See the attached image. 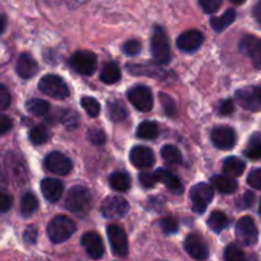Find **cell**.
Returning <instances> with one entry per match:
<instances>
[{
  "mask_svg": "<svg viewBox=\"0 0 261 261\" xmlns=\"http://www.w3.org/2000/svg\"><path fill=\"white\" fill-rule=\"evenodd\" d=\"M61 122H63V125L66 127V129H69V130L75 129V127L79 125L78 114L74 111H70V110H68V111H64L63 116H61Z\"/></svg>",
  "mask_w": 261,
  "mask_h": 261,
  "instance_id": "cell-37",
  "label": "cell"
},
{
  "mask_svg": "<svg viewBox=\"0 0 261 261\" xmlns=\"http://www.w3.org/2000/svg\"><path fill=\"white\" fill-rule=\"evenodd\" d=\"M71 69L82 75H92L97 69V56L91 51H78L69 60Z\"/></svg>",
  "mask_w": 261,
  "mask_h": 261,
  "instance_id": "cell-6",
  "label": "cell"
},
{
  "mask_svg": "<svg viewBox=\"0 0 261 261\" xmlns=\"http://www.w3.org/2000/svg\"><path fill=\"white\" fill-rule=\"evenodd\" d=\"M233 4H242V3H245V0H231Z\"/></svg>",
  "mask_w": 261,
  "mask_h": 261,
  "instance_id": "cell-53",
  "label": "cell"
},
{
  "mask_svg": "<svg viewBox=\"0 0 261 261\" xmlns=\"http://www.w3.org/2000/svg\"><path fill=\"white\" fill-rule=\"evenodd\" d=\"M236 19V10L234 9H228L221 15V17H214L211 19V25L216 32H222V31L226 30L228 25H231L232 23Z\"/></svg>",
  "mask_w": 261,
  "mask_h": 261,
  "instance_id": "cell-23",
  "label": "cell"
},
{
  "mask_svg": "<svg viewBox=\"0 0 261 261\" xmlns=\"http://www.w3.org/2000/svg\"><path fill=\"white\" fill-rule=\"evenodd\" d=\"M107 236H109L112 252L116 256H126L127 252H129V242H127V236L124 229L120 226L112 224V226L107 227Z\"/></svg>",
  "mask_w": 261,
  "mask_h": 261,
  "instance_id": "cell-8",
  "label": "cell"
},
{
  "mask_svg": "<svg viewBox=\"0 0 261 261\" xmlns=\"http://www.w3.org/2000/svg\"><path fill=\"white\" fill-rule=\"evenodd\" d=\"M161 228L166 234H173L178 231V224L176 219L167 217V218L161 219Z\"/></svg>",
  "mask_w": 261,
  "mask_h": 261,
  "instance_id": "cell-40",
  "label": "cell"
},
{
  "mask_svg": "<svg viewBox=\"0 0 261 261\" xmlns=\"http://www.w3.org/2000/svg\"><path fill=\"white\" fill-rule=\"evenodd\" d=\"M259 209H260V214H261V200H260V208Z\"/></svg>",
  "mask_w": 261,
  "mask_h": 261,
  "instance_id": "cell-54",
  "label": "cell"
},
{
  "mask_svg": "<svg viewBox=\"0 0 261 261\" xmlns=\"http://www.w3.org/2000/svg\"><path fill=\"white\" fill-rule=\"evenodd\" d=\"M75 231V223L66 216L55 217L47 226V236L54 244H63L68 241Z\"/></svg>",
  "mask_w": 261,
  "mask_h": 261,
  "instance_id": "cell-1",
  "label": "cell"
},
{
  "mask_svg": "<svg viewBox=\"0 0 261 261\" xmlns=\"http://www.w3.org/2000/svg\"><path fill=\"white\" fill-rule=\"evenodd\" d=\"M214 196V190L208 184H196L191 188L190 199L193 201V211L196 214H203L208 208L209 203Z\"/></svg>",
  "mask_w": 261,
  "mask_h": 261,
  "instance_id": "cell-5",
  "label": "cell"
},
{
  "mask_svg": "<svg viewBox=\"0 0 261 261\" xmlns=\"http://www.w3.org/2000/svg\"><path fill=\"white\" fill-rule=\"evenodd\" d=\"M81 105L84 109V111H86L91 117H96L99 115L101 106H99L98 101L94 99L93 97H83L81 101Z\"/></svg>",
  "mask_w": 261,
  "mask_h": 261,
  "instance_id": "cell-36",
  "label": "cell"
},
{
  "mask_svg": "<svg viewBox=\"0 0 261 261\" xmlns=\"http://www.w3.org/2000/svg\"><path fill=\"white\" fill-rule=\"evenodd\" d=\"M110 185H111L114 190L125 193L132 186V180H130V176L126 172L117 171V172H114L110 176Z\"/></svg>",
  "mask_w": 261,
  "mask_h": 261,
  "instance_id": "cell-24",
  "label": "cell"
},
{
  "mask_svg": "<svg viewBox=\"0 0 261 261\" xmlns=\"http://www.w3.org/2000/svg\"><path fill=\"white\" fill-rule=\"evenodd\" d=\"M161 154H162V158L166 162L172 163V165H178V163L182 162V154H181L178 148H176L175 145H165L161 149Z\"/></svg>",
  "mask_w": 261,
  "mask_h": 261,
  "instance_id": "cell-33",
  "label": "cell"
},
{
  "mask_svg": "<svg viewBox=\"0 0 261 261\" xmlns=\"http://www.w3.org/2000/svg\"><path fill=\"white\" fill-rule=\"evenodd\" d=\"M157 182H162L168 190L175 195H181L184 193V185L180 178L172 173L171 171L165 170V168H158L154 172Z\"/></svg>",
  "mask_w": 261,
  "mask_h": 261,
  "instance_id": "cell-19",
  "label": "cell"
},
{
  "mask_svg": "<svg viewBox=\"0 0 261 261\" xmlns=\"http://www.w3.org/2000/svg\"><path fill=\"white\" fill-rule=\"evenodd\" d=\"M240 50L250 59L256 69H261V40L255 36H245L240 42Z\"/></svg>",
  "mask_w": 261,
  "mask_h": 261,
  "instance_id": "cell-15",
  "label": "cell"
},
{
  "mask_svg": "<svg viewBox=\"0 0 261 261\" xmlns=\"http://www.w3.org/2000/svg\"><path fill=\"white\" fill-rule=\"evenodd\" d=\"M109 115L111 117L112 121L119 122V121H124L127 116L126 109L122 106L120 102H110L109 103Z\"/></svg>",
  "mask_w": 261,
  "mask_h": 261,
  "instance_id": "cell-34",
  "label": "cell"
},
{
  "mask_svg": "<svg viewBox=\"0 0 261 261\" xmlns=\"http://www.w3.org/2000/svg\"><path fill=\"white\" fill-rule=\"evenodd\" d=\"M13 121L10 120V117L5 116V115L0 114V135H4L12 129Z\"/></svg>",
  "mask_w": 261,
  "mask_h": 261,
  "instance_id": "cell-48",
  "label": "cell"
},
{
  "mask_svg": "<svg viewBox=\"0 0 261 261\" xmlns=\"http://www.w3.org/2000/svg\"><path fill=\"white\" fill-rule=\"evenodd\" d=\"M13 205V199L9 194L0 190V213H7Z\"/></svg>",
  "mask_w": 261,
  "mask_h": 261,
  "instance_id": "cell-44",
  "label": "cell"
},
{
  "mask_svg": "<svg viewBox=\"0 0 261 261\" xmlns=\"http://www.w3.org/2000/svg\"><path fill=\"white\" fill-rule=\"evenodd\" d=\"M137 137L140 139L153 140L158 137V126L153 121H143L137 129Z\"/></svg>",
  "mask_w": 261,
  "mask_h": 261,
  "instance_id": "cell-29",
  "label": "cell"
},
{
  "mask_svg": "<svg viewBox=\"0 0 261 261\" xmlns=\"http://www.w3.org/2000/svg\"><path fill=\"white\" fill-rule=\"evenodd\" d=\"M25 107H27V110L31 114L36 115V116H45L50 111V105H48V102L40 98L28 99V102L25 103Z\"/></svg>",
  "mask_w": 261,
  "mask_h": 261,
  "instance_id": "cell-31",
  "label": "cell"
},
{
  "mask_svg": "<svg viewBox=\"0 0 261 261\" xmlns=\"http://www.w3.org/2000/svg\"><path fill=\"white\" fill-rule=\"evenodd\" d=\"M247 184L255 190H261V168H255L249 173Z\"/></svg>",
  "mask_w": 261,
  "mask_h": 261,
  "instance_id": "cell-42",
  "label": "cell"
},
{
  "mask_svg": "<svg viewBox=\"0 0 261 261\" xmlns=\"http://www.w3.org/2000/svg\"><path fill=\"white\" fill-rule=\"evenodd\" d=\"M37 236H38V231L35 226H28L24 231V241L27 244H36L37 241Z\"/></svg>",
  "mask_w": 261,
  "mask_h": 261,
  "instance_id": "cell-47",
  "label": "cell"
},
{
  "mask_svg": "<svg viewBox=\"0 0 261 261\" xmlns=\"http://www.w3.org/2000/svg\"><path fill=\"white\" fill-rule=\"evenodd\" d=\"M212 185L217 189L221 194H232L237 190L239 184L231 176L218 175L212 178Z\"/></svg>",
  "mask_w": 261,
  "mask_h": 261,
  "instance_id": "cell-22",
  "label": "cell"
},
{
  "mask_svg": "<svg viewBox=\"0 0 261 261\" xmlns=\"http://www.w3.org/2000/svg\"><path fill=\"white\" fill-rule=\"evenodd\" d=\"M4 30H5V20H4V18L0 15V35L4 32Z\"/></svg>",
  "mask_w": 261,
  "mask_h": 261,
  "instance_id": "cell-52",
  "label": "cell"
},
{
  "mask_svg": "<svg viewBox=\"0 0 261 261\" xmlns=\"http://www.w3.org/2000/svg\"><path fill=\"white\" fill-rule=\"evenodd\" d=\"M150 47H152L153 59L158 64H168L171 59L170 43H168L167 35L165 30L160 25L154 28L152 35V41H150Z\"/></svg>",
  "mask_w": 261,
  "mask_h": 261,
  "instance_id": "cell-3",
  "label": "cell"
},
{
  "mask_svg": "<svg viewBox=\"0 0 261 261\" xmlns=\"http://www.w3.org/2000/svg\"><path fill=\"white\" fill-rule=\"evenodd\" d=\"M41 191L46 200L50 203H56L60 200L64 193V185L58 178H43L41 182Z\"/></svg>",
  "mask_w": 261,
  "mask_h": 261,
  "instance_id": "cell-20",
  "label": "cell"
},
{
  "mask_svg": "<svg viewBox=\"0 0 261 261\" xmlns=\"http://www.w3.org/2000/svg\"><path fill=\"white\" fill-rule=\"evenodd\" d=\"M255 195L251 191H247L244 196L241 198V208H250L254 204Z\"/></svg>",
  "mask_w": 261,
  "mask_h": 261,
  "instance_id": "cell-50",
  "label": "cell"
},
{
  "mask_svg": "<svg viewBox=\"0 0 261 261\" xmlns=\"http://www.w3.org/2000/svg\"><path fill=\"white\" fill-rule=\"evenodd\" d=\"M121 78V70L115 63H107L101 70V81L106 84H115Z\"/></svg>",
  "mask_w": 261,
  "mask_h": 261,
  "instance_id": "cell-28",
  "label": "cell"
},
{
  "mask_svg": "<svg viewBox=\"0 0 261 261\" xmlns=\"http://www.w3.org/2000/svg\"><path fill=\"white\" fill-rule=\"evenodd\" d=\"M92 195L84 186H73L65 199V208L74 214H84L91 209Z\"/></svg>",
  "mask_w": 261,
  "mask_h": 261,
  "instance_id": "cell-2",
  "label": "cell"
},
{
  "mask_svg": "<svg viewBox=\"0 0 261 261\" xmlns=\"http://www.w3.org/2000/svg\"><path fill=\"white\" fill-rule=\"evenodd\" d=\"M245 155L250 160H261V134H255L254 137H251L245 150Z\"/></svg>",
  "mask_w": 261,
  "mask_h": 261,
  "instance_id": "cell-32",
  "label": "cell"
},
{
  "mask_svg": "<svg viewBox=\"0 0 261 261\" xmlns=\"http://www.w3.org/2000/svg\"><path fill=\"white\" fill-rule=\"evenodd\" d=\"M38 208L37 198L32 193H27L23 195L20 201V213L23 217H31Z\"/></svg>",
  "mask_w": 261,
  "mask_h": 261,
  "instance_id": "cell-30",
  "label": "cell"
},
{
  "mask_svg": "<svg viewBox=\"0 0 261 261\" xmlns=\"http://www.w3.org/2000/svg\"><path fill=\"white\" fill-rule=\"evenodd\" d=\"M224 260L226 261H257L254 255H246L241 247L231 244L224 250Z\"/></svg>",
  "mask_w": 261,
  "mask_h": 261,
  "instance_id": "cell-26",
  "label": "cell"
},
{
  "mask_svg": "<svg viewBox=\"0 0 261 261\" xmlns=\"http://www.w3.org/2000/svg\"><path fill=\"white\" fill-rule=\"evenodd\" d=\"M236 99L241 107L249 111H261V88L250 87L236 92Z\"/></svg>",
  "mask_w": 261,
  "mask_h": 261,
  "instance_id": "cell-10",
  "label": "cell"
},
{
  "mask_svg": "<svg viewBox=\"0 0 261 261\" xmlns=\"http://www.w3.org/2000/svg\"><path fill=\"white\" fill-rule=\"evenodd\" d=\"M204 41L203 33L196 30L186 31L177 38V47L185 53H195Z\"/></svg>",
  "mask_w": 261,
  "mask_h": 261,
  "instance_id": "cell-18",
  "label": "cell"
},
{
  "mask_svg": "<svg viewBox=\"0 0 261 261\" xmlns=\"http://www.w3.org/2000/svg\"><path fill=\"white\" fill-rule=\"evenodd\" d=\"M82 246L84 247L89 257L94 260H98L105 254V245L101 236L96 232H87L82 237Z\"/></svg>",
  "mask_w": 261,
  "mask_h": 261,
  "instance_id": "cell-16",
  "label": "cell"
},
{
  "mask_svg": "<svg viewBox=\"0 0 261 261\" xmlns=\"http://www.w3.org/2000/svg\"><path fill=\"white\" fill-rule=\"evenodd\" d=\"M254 17L256 19V22L261 25V0L255 5L254 8Z\"/></svg>",
  "mask_w": 261,
  "mask_h": 261,
  "instance_id": "cell-51",
  "label": "cell"
},
{
  "mask_svg": "<svg viewBox=\"0 0 261 261\" xmlns=\"http://www.w3.org/2000/svg\"><path fill=\"white\" fill-rule=\"evenodd\" d=\"M87 138L94 145H102L106 142V135L101 129H91L87 133Z\"/></svg>",
  "mask_w": 261,
  "mask_h": 261,
  "instance_id": "cell-39",
  "label": "cell"
},
{
  "mask_svg": "<svg viewBox=\"0 0 261 261\" xmlns=\"http://www.w3.org/2000/svg\"><path fill=\"white\" fill-rule=\"evenodd\" d=\"M38 71L37 61L31 54H22L17 61V73L20 78L30 79L35 76Z\"/></svg>",
  "mask_w": 261,
  "mask_h": 261,
  "instance_id": "cell-21",
  "label": "cell"
},
{
  "mask_svg": "<svg viewBox=\"0 0 261 261\" xmlns=\"http://www.w3.org/2000/svg\"><path fill=\"white\" fill-rule=\"evenodd\" d=\"M139 181L144 188H153V186L157 184V178H155L154 173L150 172H140L139 175Z\"/></svg>",
  "mask_w": 261,
  "mask_h": 261,
  "instance_id": "cell-46",
  "label": "cell"
},
{
  "mask_svg": "<svg viewBox=\"0 0 261 261\" xmlns=\"http://www.w3.org/2000/svg\"><path fill=\"white\" fill-rule=\"evenodd\" d=\"M229 224V219L227 218L226 214L223 212L216 211L209 216L208 218V226L216 233H221L223 229H226Z\"/></svg>",
  "mask_w": 261,
  "mask_h": 261,
  "instance_id": "cell-27",
  "label": "cell"
},
{
  "mask_svg": "<svg viewBox=\"0 0 261 261\" xmlns=\"http://www.w3.org/2000/svg\"><path fill=\"white\" fill-rule=\"evenodd\" d=\"M43 165L46 170L59 176L68 175L73 168L71 161L60 152H51L50 154L46 155Z\"/></svg>",
  "mask_w": 261,
  "mask_h": 261,
  "instance_id": "cell-12",
  "label": "cell"
},
{
  "mask_svg": "<svg viewBox=\"0 0 261 261\" xmlns=\"http://www.w3.org/2000/svg\"><path fill=\"white\" fill-rule=\"evenodd\" d=\"M129 211V204L124 198L117 195L109 196L103 200L101 205V212L106 218H121Z\"/></svg>",
  "mask_w": 261,
  "mask_h": 261,
  "instance_id": "cell-11",
  "label": "cell"
},
{
  "mask_svg": "<svg viewBox=\"0 0 261 261\" xmlns=\"http://www.w3.org/2000/svg\"><path fill=\"white\" fill-rule=\"evenodd\" d=\"M211 139L214 147L222 150H228L236 145V133L229 126H218L212 130Z\"/></svg>",
  "mask_w": 261,
  "mask_h": 261,
  "instance_id": "cell-13",
  "label": "cell"
},
{
  "mask_svg": "<svg viewBox=\"0 0 261 261\" xmlns=\"http://www.w3.org/2000/svg\"><path fill=\"white\" fill-rule=\"evenodd\" d=\"M127 99L137 110L148 112L153 109L152 92L145 86H137L127 92Z\"/></svg>",
  "mask_w": 261,
  "mask_h": 261,
  "instance_id": "cell-9",
  "label": "cell"
},
{
  "mask_svg": "<svg viewBox=\"0 0 261 261\" xmlns=\"http://www.w3.org/2000/svg\"><path fill=\"white\" fill-rule=\"evenodd\" d=\"M185 246L186 252L196 261H206L209 257V249L206 246L205 241L201 239L199 234H189L185 240Z\"/></svg>",
  "mask_w": 261,
  "mask_h": 261,
  "instance_id": "cell-14",
  "label": "cell"
},
{
  "mask_svg": "<svg viewBox=\"0 0 261 261\" xmlns=\"http://www.w3.org/2000/svg\"><path fill=\"white\" fill-rule=\"evenodd\" d=\"M12 103V96L4 84L0 83V110H7Z\"/></svg>",
  "mask_w": 261,
  "mask_h": 261,
  "instance_id": "cell-43",
  "label": "cell"
},
{
  "mask_svg": "<svg viewBox=\"0 0 261 261\" xmlns=\"http://www.w3.org/2000/svg\"><path fill=\"white\" fill-rule=\"evenodd\" d=\"M50 138V134H48V130L46 129L45 126H35L30 133V140L32 142V144L35 145H41L45 144L46 142Z\"/></svg>",
  "mask_w": 261,
  "mask_h": 261,
  "instance_id": "cell-35",
  "label": "cell"
},
{
  "mask_svg": "<svg viewBox=\"0 0 261 261\" xmlns=\"http://www.w3.org/2000/svg\"><path fill=\"white\" fill-rule=\"evenodd\" d=\"M246 165L239 157H228L223 162V171L231 177H239L244 173Z\"/></svg>",
  "mask_w": 261,
  "mask_h": 261,
  "instance_id": "cell-25",
  "label": "cell"
},
{
  "mask_svg": "<svg viewBox=\"0 0 261 261\" xmlns=\"http://www.w3.org/2000/svg\"><path fill=\"white\" fill-rule=\"evenodd\" d=\"M160 98L162 99L163 107H165L167 115H170V116H173V115H175V112H176V106H175V102H173V99L171 98L170 96H167V94H165V93H161Z\"/></svg>",
  "mask_w": 261,
  "mask_h": 261,
  "instance_id": "cell-45",
  "label": "cell"
},
{
  "mask_svg": "<svg viewBox=\"0 0 261 261\" xmlns=\"http://www.w3.org/2000/svg\"><path fill=\"white\" fill-rule=\"evenodd\" d=\"M130 161L133 165L140 170H147L150 168L155 162L154 153L148 147H134L130 152Z\"/></svg>",
  "mask_w": 261,
  "mask_h": 261,
  "instance_id": "cell-17",
  "label": "cell"
},
{
  "mask_svg": "<svg viewBox=\"0 0 261 261\" xmlns=\"http://www.w3.org/2000/svg\"><path fill=\"white\" fill-rule=\"evenodd\" d=\"M236 237L245 246H252L259 240V229L251 217H242L236 224Z\"/></svg>",
  "mask_w": 261,
  "mask_h": 261,
  "instance_id": "cell-7",
  "label": "cell"
},
{
  "mask_svg": "<svg viewBox=\"0 0 261 261\" xmlns=\"http://www.w3.org/2000/svg\"><path fill=\"white\" fill-rule=\"evenodd\" d=\"M223 0H199L201 9L206 13V14H213V13L218 12L219 8L222 7Z\"/></svg>",
  "mask_w": 261,
  "mask_h": 261,
  "instance_id": "cell-38",
  "label": "cell"
},
{
  "mask_svg": "<svg viewBox=\"0 0 261 261\" xmlns=\"http://www.w3.org/2000/svg\"><path fill=\"white\" fill-rule=\"evenodd\" d=\"M38 88L42 93L56 99H65L70 94L69 87L66 86L63 78H60L59 75H54V74L42 76L38 83Z\"/></svg>",
  "mask_w": 261,
  "mask_h": 261,
  "instance_id": "cell-4",
  "label": "cell"
},
{
  "mask_svg": "<svg viewBox=\"0 0 261 261\" xmlns=\"http://www.w3.org/2000/svg\"><path fill=\"white\" fill-rule=\"evenodd\" d=\"M234 111V105L232 99H224L219 106V114L221 115H231Z\"/></svg>",
  "mask_w": 261,
  "mask_h": 261,
  "instance_id": "cell-49",
  "label": "cell"
},
{
  "mask_svg": "<svg viewBox=\"0 0 261 261\" xmlns=\"http://www.w3.org/2000/svg\"><path fill=\"white\" fill-rule=\"evenodd\" d=\"M122 50L126 55H138L142 51V43L138 40H129L122 45Z\"/></svg>",
  "mask_w": 261,
  "mask_h": 261,
  "instance_id": "cell-41",
  "label": "cell"
}]
</instances>
